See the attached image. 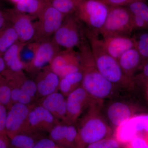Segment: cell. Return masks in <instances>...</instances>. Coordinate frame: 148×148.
I'll return each mask as SVG.
<instances>
[{
    "label": "cell",
    "mask_w": 148,
    "mask_h": 148,
    "mask_svg": "<svg viewBox=\"0 0 148 148\" xmlns=\"http://www.w3.org/2000/svg\"><path fill=\"white\" fill-rule=\"evenodd\" d=\"M60 78L49 68L41 74L36 84L37 90L43 96H47L56 92L59 88Z\"/></svg>",
    "instance_id": "2e32d148"
},
{
    "label": "cell",
    "mask_w": 148,
    "mask_h": 148,
    "mask_svg": "<svg viewBox=\"0 0 148 148\" xmlns=\"http://www.w3.org/2000/svg\"><path fill=\"white\" fill-rule=\"evenodd\" d=\"M102 41L107 52L117 60L127 50L136 47V41L127 36H110Z\"/></svg>",
    "instance_id": "7c38bea8"
},
{
    "label": "cell",
    "mask_w": 148,
    "mask_h": 148,
    "mask_svg": "<svg viewBox=\"0 0 148 148\" xmlns=\"http://www.w3.org/2000/svg\"><path fill=\"white\" fill-rule=\"evenodd\" d=\"M36 143L31 136L20 134L12 137L10 144L12 148H34Z\"/></svg>",
    "instance_id": "484cf974"
},
{
    "label": "cell",
    "mask_w": 148,
    "mask_h": 148,
    "mask_svg": "<svg viewBox=\"0 0 148 148\" xmlns=\"http://www.w3.org/2000/svg\"><path fill=\"white\" fill-rule=\"evenodd\" d=\"M44 0H21L15 4V9L21 13L38 17L42 9Z\"/></svg>",
    "instance_id": "7402d4cb"
},
{
    "label": "cell",
    "mask_w": 148,
    "mask_h": 148,
    "mask_svg": "<svg viewBox=\"0 0 148 148\" xmlns=\"http://www.w3.org/2000/svg\"><path fill=\"white\" fill-rule=\"evenodd\" d=\"M134 29L132 14L127 8L111 6L100 34L103 38L112 36H129Z\"/></svg>",
    "instance_id": "5b68a950"
},
{
    "label": "cell",
    "mask_w": 148,
    "mask_h": 148,
    "mask_svg": "<svg viewBox=\"0 0 148 148\" xmlns=\"http://www.w3.org/2000/svg\"><path fill=\"white\" fill-rule=\"evenodd\" d=\"M91 112L78 131L80 148H85L92 143L113 136L112 130L102 116L96 110Z\"/></svg>",
    "instance_id": "277c9868"
},
{
    "label": "cell",
    "mask_w": 148,
    "mask_h": 148,
    "mask_svg": "<svg viewBox=\"0 0 148 148\" xmlns=\"http://www.w3.org/2000/svg\"><path fill=\"white\" fill-rule=\"evenodd\" d=\"M141 55L136 48H133L123 53L118 61L125 74L131 79L132 72L140 64Z\"/></svg>",
    "instance_id": "ffe728a7"
},
{
    "label": "cell",
    "mask_w": 148,
    "mask_h": 148,
    "mask_svg": "<svg viewBox=\"0 0 148 148\" xmlns=\"http://www.w3.org/2000/svg\"><path fill=\"white\" fill-rule=\"evenodd\" d=\"M56 144L51 139L43 138L36 142L34 148H56Z\"/></svg>",
    "instance_id": "1f68e13d"
},
{
    "label": "cell",
    "mask_w": 148,
    "mask_h": 148,
    "mask_svg": "<svg viewBox=\"0 0 148 148\" xmlns=\"http://www.w3.org/2000/svg\"><path fill=\"white\" fill-rule=\"evenodd\" d=\"M107 4L110 5L111 6H123L127 5L131 3L137 1H143V0H103Z\"/></svg>",
    "instance_id": "d6a6232c"
},
{
    "label": "cell",
    "mask_w": 148,
    "mask_h": 148,
    "mask_svg": "<svg viewBox=\"0 0 148 148\" xmlns=\"http://www.w3.org/2000/svg\"><path fill=\"white\" fill-rule=\"evenodd\" d=\"M4 10L0 8V33L9 25Z\"/></svg>",
    "instance_id": "e575fe53"
},
{
    "label": "cell",
    "mask_w": 148,
    "mask_h": 148,
    "mask_svg": "<svg viewBox=\"0 0 148 148\" xmlns=\"http://www.w3.org/2000/svg\"><path fill=\"white\" fill-rule=\"evenodd\" d=\"M27 44L18 41L7 51L3 56L6 67L15 73H19L24 69V64L20 56L21 51Z\"/></svg>",
    "instance_id": "ac0fdd59"
},
{
    "label": "cell",
    "mask_w": 148,
    "mask_h": 148,
    "mask_svg": "<svg viewBox=\"0 0 148 148\" xmlns=\"http://www.w3.org/2000/svg\"><path fill=\"white\" fill-rule=\"evenodd\" d=\"M42 106L53 116L62 118L67 115L66 101L62 93L55 92L46 96Z\"/></svg>",
    "instance_id": "e0dca14e"
},
{
    "label": "cell",
    "mask_w": 148,
    "mask_h": 148,
    "mask_svg": "<svg viewBox=\"0 0 148 148\" xmlns=\"http://www.w3.org/2000/svg\"><path fill=\"white\" fill-rule=\"evenodd\" d=\"M84 34L90 45L95 66L103 77L115 85L126 87L131 82L121 69L118 61L106 51L103 41L97 33L84 27Z\"/></svg>",
    "instance_id": "7a4b0ae2"
},
{
    "label": "cell",
    "mask_w": 148,
    "mask_h": 148,
    "mask_svg": "<svg viewBox=\"0 0 148 148\" xmlns=\"http://www.w3.org/2000/svg\"><path fill=\"white\" fill-rule=\"evenodd\" d=\"M19 41L17 33L9 24L0 33V55L3 56L10 48Z\"/></svg>",
    "instance_id": "603a6c76"
},
{
    "label": "cell",
    "mask_w": 148,
    "mask_h": 148,
    "mask_svg": "<svg viewBox=\"0 0 148 148\" xmlns=\"http://www.w3.org/2000/svg\"><path fill=\"white\" fill-rule=\"evenodd\" d=\"M90 97L82 86L78 87L73 90L66 99V116L71 120L76 119L82 112Z\"/></svg>",
    "instance_id": "5bb4252c"
},
{
    "label": "cell",
    "mask_w": 148,
    "mask_h": 148,
    "mask_svg": "<svg viewBox=\"0 0 148 148\" xmlns=\"http://www.w3.org/2000/svg\"><path fill=\"white\" fill-rule=\"evenodd\" d=\"M9 1H11L12 2V3H14V4L16 3L17 2H18L19 1H21V0H9Z\"/></svg>",
    "instance_id": "ab89813d"
},
{
    "label": "cell",
    "mask_w": 148,
    "mask_h": 148,
    "mask_svg": "<svg viewBox=\"0 0 148 148\" xmlns=\"http://www.w3.org/2000/svg\"><path fill=\"white\" fill-rule=\"evenodd\" d=\"M148 135V114L133 115L116 127L113 136L123 147L135 136Z\"/></svg>",
    "instance_id": "9c48e42d"
},
{
    "label": "cell",
    "mask_w": 148,
    "mask_h": 148,
    "mask_svg": "<svg viewBox=\"0 0 148 148\" xmlns=\"http://www.w3.org/2000/svg\"><path fill=\"white\" fill-rule=\"evenodd\" d=\"M21 92V89L20 88H15L12 89L11 92V100L16 102V103H18Z\"/></svg>",
    "instance_id": "d590c367"
},
{
    "label": "cell",
    "mask_w": 148,
    "mask_h": 148,
    "mask_svg": "<svg viewBox=\"0 0 148 148\" xmlns=\"http://www.w3.org/2000/svg\"><path fill=\"white\" fill-rule=\"evenodd\" d=\"M29 109L26 105L15 103L7 114L5 128L10 133L11 138L18 135L24 123L28 119Z\"/></svg>",
    "instance_id": "4fadbf2b"
},
{
    "label": "cell",
    "mask_w": 148,
    "mask_h": 148,
    "mask_svg": "<svg viewBox=\"0 0 148 148\" xmlns=\"http://www.w3.org/2000/svg\"><path fill=\"white\" fill-rule=\"evenodd\" d=\"M136 48L141 57L148 58V33H144L140 35L136 42Z\"/></svg>",
    "instance_id": "f1b7e54d"
},
{
    "label": "cell",
    "mask_w": 148,
    "mask_h": 148,
    "mask_svg": "<svg viewBox=\"0 0 148 148\" xmlns=\"http://www.w3.org/2000/svg\"><path fill=\"white\" fill-rule=\"evenodd\" d=\"M109 7L103 0H81L74 12L86 28L100 34L108 16Z\"/></svg>",
    "instance_id": "3957f363"
},
{
    "label": "cell",
    "mask_w": 148,
    "mask_h": 148,
    "mask_svg": "<svg viewBox=\"0 0 148 148\" xmlns=\"http://www.w3.org/2000/svg\"><path fill=\"white\" fill-rule=\"evenodd\" d=\"M127 8L133 15L143 19L145 29H148V5L143 1H137L127 5Z\"/></svg>",
    "instance_id": "d4e9b609"
},
{
    "label": "cell",
    "mask_w": 148,
    "mask_h": 148,
    "mask_svg": "<svg viewBox=\"0 0 148 148\" xmlns=\"http://www.w3.org/2000/svg\"><path fill=\"white\" fill-rule=\"evenodd\" d=\"M143 73L145 76L148 78V63L144 66L143 69Z\"/></svg>",
    "instance_id": "f35d334b"
},
{
    "label": "cell",
    "mask_w": 148,
    "mask_h": 148,
    "mask_svg": "<svg viewBox=\"0 0 148 148\" xmlns=\"http://www.w3.org/2000/svg\"><path fill=\"white\" fill-rule=\"evenodd\" d=\"M6 68L5 61H4L2 56L0 55V73L4 71Z\"/></svg>",
    "instance_id": "74e56055"
},
{
    "label": "cell",
    "mask_w": 148,
    "mask_h": 148,
    "mask_svg": "<svg viewBox=\"0 0 148 148\" xmlns=\"http://www.w3.org/2000/svg\"><path fill=\"white\" fill-rule=\"evenodd\" d=\"M83 78V74L81 70L60 78L59 88L62 93L69 95L82 82Z\"/></svg>",
    "instance_id": "44dd1931"
},
{
    "label": "cell",
    "mask_w": 148,
    "mask_h": 148,
    "mask_svg": "<svg viewBox=\"0 0 148 148\" xmlns=\"http://www.w3.org/2000/svg\"><path fill=\"white\" fill-rule=\"evenodd\" d=\"M123 147V148H148V135L135 136Z\"/></svg>",
    "instance_id": "83f0119b"
},
{
    "label": "cell",
    "mask_w": 148,
    "mask_h": 148,
    "mask_svg": "<svg viewBox=\"0 0 148 148\" xmlns=\"http://www.w3.org/2000/svg\"><path fill=\"white\" fill-rule=\"evenodd\" d=\"M56 148H59V147H57Z\"/></svg>",
    "instance_id": "60d3db41"
},
{
    "label": "cell",
    "mask_w": 148,
    "mask_h": 148,
    "mask_svg": "<svg viewBox=\"0 0 148 148\" xmlns=\"http://www.w3.org/2000/svg\"><path fill=\"white\" fill-rule=\"evenodd\" d=\"M32 43L34 56L32 61L27 64L29 70H37L45 68L61 50L60 47L51 38Z\"/></svg>",
    "instance_id": "30bf717a"
},
{
    "label": "cell",
    "mask_w": 148,
    "mask_h": 148,
    "mask_svg": "<svg viewBox=\"0 0 148 148\" xmlns=\"http://www.w3.org/2000/svg\"><path fill=\"white\" fill-rule=\"evenodd\" d=\"M49 66L60 78L79 71L81 67L79 53L73 49L61 50L54 56Z\"/></svg>",
    "instance_id": "8fae6325"
},
{
    "label": "cell",
    "mask_w": 148,
    "mask_h": 148,
    "mask_svg": "<svg viewBox=\"0 0 148 148\" xmlns=\"http://www.w3.org/2000/svg\"><path fill=\"white\" fill-rule=\"evenodd\" d=\"M20 88L22 92L32 98L35 96L38 91L36 83L32 80L27 79L25 80L22 84Z\"/></svg>",
    "instance_id": "f546056e"
},
{
    "label": "cell",
    "mask_w": 148,
    "mask_h": 148,
    "mask_svg": "<svg viewBox=\"0 0 148 148\" xmlns=\"http://www.w3.org/2000/svg\"><path fill=\"white\" fill-rule=\"evenodd\" d=\"M7 116V113L5 107L3 105L0 104V132L5 128Z\"/></svg>",
    "instance_id": "836d02e7"
},
{
    "label": "cell",
    "mask_w": 148,
    "mask_h": 148,
    "mask_svg": "<svg viewBox=\"0 0 148 148\" xmlns=\"http://www.w3.org/2000/svg\"><path fill=\"white\" fill-rule=\"evenodd\" d=\"M8 24L16 31L19 41L28 44L34 41L36 29L33 16L21 13L15 9L4 10Z\"/></svg>",
    "instance_id": "ba28073f"
},
{
    "label": "cell",
    "mask_w": 148,
    "mask_h": 148,
    "mask_svg": "<svg viewBox=\"0 0 148 148\" xmlns=\"http://www.w3.org/2000/svg\"><path fill=\"white\" fill-rule=\"evenodd\" d=\"M81 70L83 74L82 87L90 97L98 100L113 94L115 85L103 76L97 69L87 40L79 47Z\"/></svg>",
    "instance_id": "6da1fadb"
},
{
    "label": "cell",
    "mask_w": 148,
    "mask_h": 148,
    "mask_svg": "<svg viewBox=\"0 0 148 148\" xmlns=\"http://www.w3.org/2000/svg\"><path fill=\"white\" fill-rule=\"evenodd\" d=\"M107 115L109 121L115 127L123 124L133 116L130 106L119 101L112 103L108 106Z\"/></svg>",
    "instance_id": "9a60e30c"
},
{
    "label": "cell",
    "mask_w": 148,
    "mask_h": 148,
    "mask_svg": "<svg viewBox=\"0 0 148 148\" xmlns=\"http://www.w3.org/2000/svg\"><path fill=\"white\" fill-rule=\"evenodd\" d=\"M66 15L54 8L48 0L44 4L38 16V20L34 23L36 35L34 41L51 38L63 23Z\"/></svg>",
    "instance_id": "52a82bcc"
},
{
    "label": "cell",
    "mask_w": 148,
    "mask_h": 148,
    "mask_svg": "<svg viewBox=\"0 0 148 148\" xmlns=\"http://www.w3.org/2000/svg\"><path fill=\"white\" fill-rule=\"evenodd\" d=\"M122 147L121 144L112 136L92 143L85 148H122Z\"/></svg>",
    "instance_id": "4316f807"
},
{
    "label": "cell",
    "mask_w": 148,
    "mask_h": 148,
    "mask_svg": "<svg viewBox=\"0 0 148 148\" xmlns=\"http://www.w3.org/2000/svg\"><path fill=\"white\" fill-rule=\"evenodd\" d=\"M27 120L33 128L43 129L42 125L53 123L54 116L43 106H38L29 112Z\"/></svg>",
    "instance_id": "d6986e66"
},
{
    "label": "cell",
    "mask_w": 148,
    "mask_h": 148,
    "mask_svg": "<svg viewBox=\"0 0 148 148\" xmlns=\"http://www.w3.org/2000/svg\"><path fill=\"white\" fill-rule=\"evenodd\" d=\"M54 8L64 15L74 14L81 0H48Z\"/></svg>",
    "instance_id": "cb8c5ba5"
},
{
    "label": "cell",
    "mask_w": 148,
    "mask_h": 148,
    "mask_svg": "<svg viewBox=\"0 0 148 148\" xmlns=\"http://www.w3.org/2000/svg\"><path fill=\"white\" fill-rule=\"evenodd\" d=\"M0 148H9L8 143L4 138L0 136Z\"/></svg>",
    "instance_id": "8d00e7d4"
},
{
    "label": "cell",
    "mask_w": 148,
    "mask_h": 148,
    "mask_svg": "<svg viewBox=\"0 0 148 148\" xmlns=\"http://www.w3.org/2000/svg\"><path fill=\"white\" fill-rule=\"evenodd\" d=\"M11 92L10 88L7 86H0V104L6 105L10 102Z\"/></svg>",
    "instance_id": "4dcf8cb0"
},
{
    "label": "cell",
    "mask_w": 148,
    "mask_h": 148,
    "mask_svg": "<svg viewBox=\"0 0 148 148\" xmlns=\"http://www.w3.org/2000/svg\"><path fill=\"white\" fill-rule=\"evenodd\" d=\"M82 26L74 14L66 15L52 40L58 46L65 49L78 47L86 38Z\"/></svg>",
    "instance_id": "8992f818"
}]
</instances>
